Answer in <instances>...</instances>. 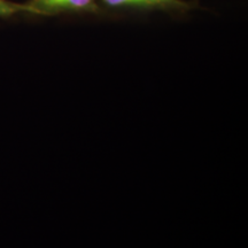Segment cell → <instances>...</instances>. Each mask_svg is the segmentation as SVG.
Segmentation results:
<instances>
[{"label":"cell","mask_w":248,"mask_h":248,"mask_svg":"<svg viewBox=\"0 0 248 248\" xmlns=\"http://www.w3.org/2000/svg\"><path fill=\"white\" fill-rule=\"evenodd\" d=\"M27 5L35 15H101L98 0H30Z\"/></svg>","instance_id":"obj_2"},{"label":"cell","mask_w":248,"mask_h":248,"mask_svg":"<svg viewBox=\"0 0 248 248\" xmlns=\"http://www.w3.org/2000/svg\"><path fill=\"white\" fill-rule=\"evenodd\" d=\"M101 14L129 11H159L166 13L185 14L193 5L185 0H98Z\"/></svg>","instance_id":"obj_1"},{"label":"cell","mask_w":248,"mask_h":248,"mask_svg":"<svg viewBox=\"0 0 248 248\" xmlns=\"http://www.w3.org/2000/svg\"><path fill=\"white\" fill-rule=\"evenodd\" d=\"M18 14H32V11L27 4L0 0V17H11Z\"/></svg>","instance_id":"obj_3"}]
</instances>
